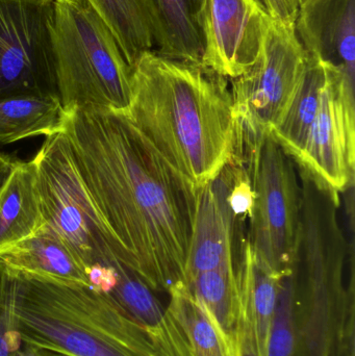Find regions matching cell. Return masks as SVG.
<instances>
[{
  "label": "cell",
  "instance_id": "6da1fadb",
  "mask_svg": "<svg viewBox=\"0 0 355 356\" xmlns=\"http://www.w3.org/2000/svg\"><path fill=\"white\" fill-rule=\"evenodd\" d=\"M62 133L115 257L154 292L185 282L197 188L125 113L67 108Z\"/></svg>",
  "mask_w": 355,
  "mask_h": 356
},
{
  "label": "cell",
  "instance_id": "7a4b0ae2",
  "mask_svg": "<svg viewBox=\"0 0 355 356\" xmlns=\"http://www.w3.org/2000/svg\"><path fill=\"white\" fill-rule=\"evenodd\" d=\"M127 116L197 188L235 154L237 123L229 79L204 64L171 60L156 50L142 54L131 67Z\"/></svg>",
  "mask_w": 355,
  "mask_h": 356
},
{
  "label": "cell",
  "instance_id": "3957f363",
  "mask_svg": "<svg viewBox=\"0 0 355 356\" xmlns=\"http://www.w3.org/2000/svg\"><path fill=\"white\" fill-rule=\"evenodd\" d=\"M14 327L25 346L67 356H162L145 330L110 296L4 268Z\"/></svg>",
  "mask_w": 355,
  "mask_h": 356
},
{
  "label": "cell",
  "instance_id": "277c9868",
  "mask_svg": "<svg viewBox=\"0 0 355 356\" xmlns=\"http://www.w3.org/2000/svg\"><path fill=\"white\" fill-rule=\"evenodd\" d=\"M348 243L329 205L304 207L293 268L297 356H354V286Z\"/></svg>",
  "mask_w": 355,
  "mask_h": 356
},
{
  "label": "cell",
  "instance_id": "5b68a950",
  "mask_svg": "<svg viewBox=\"0 0 355 356\" xmlns=\"http://www.w3.org/2000/svg\"><path fill=\"white\" fill-rule=\"evenodd\" d=\"M52 46L65 110L98 106L127 114L131 67L106 23L85 0H54Z\"/></svg>",
  "mask_w": 355,
  "mask_h": 356
},
{
  "label": "cell",
  "instance_id": "8992f818",
  "mask_svg": "<svg viewBox=\"0 0 355 356\" xmlns=\"http://www.w3.org/2000/svg\"><path fill=\"white\" fill-rule=\"evenodd\" d=\"M254 199L247 241L258 261L281 278L293 273L302 217L295 161L271 134L240 144Z\"/></svg>",
  "mask_w": 355,
  "mask_h": 356
},
{
  "label": "cell",
  "instance_id": "52a82bcc",
  "mask_svg": "<svg viewBox=\"0 0 355 356\" xmlns=\"http://www.w3.org/2000/svg\"><path fill=\"white\" fill-rule=\"evenodd\" d=\"M33 160L45 224L65 241L87 272L96 264L119 261L79 179L64 134L60 131L46 137Z\"/></svg>",
  "mask_w": 355,
  "mask_h": 356
},
{
  "label": "cell",
  "instance_id": "ba28073f",
  "mask_svg": "<svg viewBox=\"0 0 355 356\" xmlns=\"http://www.w3.org/2000/svg\"><path fill=\"white\" fill-rule=\"evenodd\" d=\"M306 64L295 27L272 19L256 64L231 79L238 134L248 139L271 134L289 106Z\"/></svg>",
  "mask_w": 355,
  "mask_h": 356
},
{
  "label": "cell",
  "instance_id": "9c48e42d",
  "mask_svg": "<svg viewBox=\"0 0 355 356\" xmlns=\"http://www.w3.org/2000/svg\"><path fill=\"white\" fill-rule=\"evenodd\" d=\"M53 18L54 0H0V100L58 98Z\"/></svg>",
  "mask_w": 355,
  "mask_h": 356
},
{
  "label": "cell",
  "instance_id": "30bf717a",
  "mask_svg": "<svg viewBox=\"0 0 355 356\" xmlns=\"http://www.w3.org/2000/svg\"><path fill=\"white\" fill-rule=\"evenodd\" d=\"M327 69L316 117L295 163L316 184L340 196L354 181V79Z\"/></svg>",
  "mask_w": 355,
  "mask_h": 356
},
{
  "label": "cell",
  "instance_id": "8fae6325",
  "mask_svg": "<svg viewBox=\"0 0 355 356\" xmlns=\"http://www.w3.org/2000/svg\"><path fill=\"white\" fill-rule=\"evenodd\" d=\"M271 21L261 0H206L202 64L227 79L241 76L258 60Z\"/></svg>",
  "mask_w": 355,
  "mask_h": 356
},
{
  "label": "cell",
  "instance_id": "7c38bea8",
  "mask_svg": "<svg viewBox=\"0 0 355 356\" xmlns=\"http://www.w3.org/2000/svg\"><path fill=\"white\" fill-rule=\"evenodd\" d=\"M239 165V158L233 156L214 179L197 188V209L185 282L208 270L224 267L239 270L246 238L242 223L247 220L236 213L231 202Z\"/></svg>",
  "mask_w": 355,
  "mask_h": 356
},
{
  "label": "cell",
  "instance_id": "4fadbf2b",
  "mask_svg": "<svg viewBox=\"0 0 355 356\" xmlns=\"http://www.w3.org/2000/svg\"><path fill=\"white\" fill-rule=\"evenodd\" d=\"M295 33L306 54L354 79L355 0H304Z\"/></svg>",
  "mask_w": 355,
  "mask_h": 356
},
{
  "label": "cell",
  "instance_id": "5bb4252c",
  "mask_svg": "<svg viewBox=\"0 0 355 356\" xmlns=\"http://www.w3.org/2000/svg\"><path fill=\"white\" fill-rule=\"evenodd\" d=\"M0 267L27 277L90 286L83 261L47 224L31 238L1 253Z\"/></svg>",
  "mask_w": 355,
  "mask_h": 356
},
{
  "label": "cell",
  "instance_id": "9a60e30c",
  "mask_svg": "<svg viewBox=\"0 0 355 356\" xmlns=\"http://www.w3.org/2000/svg\"><path fill=\"white\" fill-rule=\"evenodd\" d=\"M118 280L108 294L149 337L162 356H192L189 343L170 312L133 271L116 264Z\"/></svg>",
  "mask_w": 355,
  "mask_h": 356
},
{
  "label": "cell",
  "instance_id": "2e32d148",
  "mask_svg": "<svg viewBox=\"0 0 355 356\" xmlns=\"http://www.w3.org/2000/svg\"><path fill=\"white\" fill-rule=\"evenodd\" d=\"M152 40L164 58L202 64V10L206 0H146Z\"/></svg>",
  "mask_w": 355,
  "mask_h": 356
},
{
  "label": "cell",
  "instance_id": "e0dca14e",
  "mask_svg": "<svg viewBox=\"0 0 355 356\" xmlns=\"http://www.w3.org/2000/svg\"><path fill=\"white\" fill-rule=\"evenodd\" d=\"M44 225L35 162L17 161L0 190V254Z\"/></svg>",
  "mask_w": 355,
  "mask_h": 356
},
{
  "label": "cell",
  "instance_id": "ac0fdd59",
  "mask_svg": "<svg viewBox=\"0 0 355 356\" xmlns=\"http://www.w3.org/2000/svg\"><path fill=\"white\" fill-rule=\"evenodd\" d=\"M327 79V66L318 58L306 54V68L295 94L285 114L271 131L275 141L294 161L299 158L304 149Z\"/></svg>",
  "mask_w": 355,
  "mask_h": 356
},
{
  "label": "cell",
  "instance_id": "d6986e66",
  "mask_svg": "<svg viewBox=\"0 0 355 356\" xmlns=\"http://www.w3.org/2000/svg\"><path fill=\"white\" fill-rule=\"evenodd\" d=\"M65 108L53 96H24L0 100V144L16 143L62 131Z\"/></svg>",
  "mask_w": 355,
  "mask_h": 356
},
{
  "label": "cell",
  "instance_id": "ffe728a7",
  "mask_svg": "<svg viewBox=\"0 0 355 356\" xmlns=\"http://www.w3.org/2000/svg\"><path fill=\"white\" fill-rule=\"evenodd\" d=\"M240 290L249 303L261 356H266L267 340L283 278L265 267L244 241L239 270Z\"/></svg>",
  "mask_w": 355,
  "mask_h": 356
},
{
  "label": "cell",
  "instance_id": "44dd1931",
  "mask_svg": "<svg viewBox=\"0 0 355 356\" xmlns=\"http://www.w3.org/2000/svg\"><path fill=\"white\" fill-rule=\"evenodd\" d=\"M116 38L125 60L133 67L144 52L154 50L146 0H85Z\"/></svg>",
  "mask_w": 355,
  "mask_h": 356
},
{
  "label": "cell",
  "instance_id": "7402d4cb",
  "mask_svg": "<svg viewBox=\"0 0 355 356\" xmlns=\"http://www.w3.org/2000/svg\"><path fill=\"white\" fill-rule=\"evenodd\" d=\"M170 312L189 343L192 356H227L220 330L185 282L175 284L168 293Z\"/></svg>",
  "mask_w": 355,
  "mask_h": 356
},
{
  "label": "cell",
  "instance_id": "603a6c76",
  "mask_svg": "<svg viewBox=\"0 0 355 356\" xmlns=\"http://www.w3.org/2000/svg\"><path fill=\"white\" fill-rule=\"evenodd\" d=\"M185 284L217 327L223 334H231L237 323L241 301L238 269L224 267L200 272Z\"/></svg>",
  "mask_w": 355,
  "mask_h": 356
},
{
  "label": "cell",
  "instance_id": "cb8c5ba5",
  "mask_svg": "<svg viewBox=\"0 0 355 356\" xmlns=\"http://www.w3.org/2000/svg\"><path fill=\"white\" fill-rule=\"evenodd\" d=\"M298 330L294 299L293 275L281 282L267 340L266 356H297Z\"/></svg>",
  "mask_w": 355,
  "mask_h": 356
},
{
  "label": "cell",
  "instance_id": "d4e9b609",
  "mask_svg": "<svg viewBox=\"0 0 355 356\" xmlns=\"http://www.w3.org/2000/svg\"><path fill=\"white\" fill-rule=\"evenodd\" d=\"M0 356H26L24 344L13 325L6 278L0 271Z\"/></svg>",
  "mask_w": 355,
  "mask_h": 356
},
{
  "label": "cell",
  "instance_id": "484cf974",
  "mask_svg": "<svg viewBox=\"0 0 355 356\" xmlns=\"http://www.w3.org/2000/svg\"><path fill=\"white\" fill-rule=\"evenodd\" d=\"M271 18L295 27L298 10L304 0H261Z\"/></svg>",
  "mask_w": 355,
  "mask_h": 356
},
{
  "label": "cell",
  "instance_id": "4316f807",
  "mask_svg": "<svg viewBox=\"0 0 355 356\" xmlns=\"http://www.w3.org/2000/svg\"><path fill=\"white\" fill-rule=\"evenodd\" d=\"M17 161L18 160L10 154H0V190L12 172Z\"/></svg>",
  "mask_w": 355,
  "mask_h": 356
},
{
  "label": "cell",
  "instance_id": "83f0119b",
  "mask_svg": "<svg viewBox=\"0 0 355 356\" xmlns=\"http://www.w3.org/2000/svg\"><path fill=\"white\" fill-rule=\"evenodd\" d=\"M31 350H33V356H67L60 355V353H51V351L47 350H35V349H31Z\"/></svg>",
  "mask_w": 355,
  "mask_h": 356
}]
</instances>
